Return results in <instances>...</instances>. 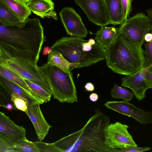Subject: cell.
<instances>
[{
	"label": "cell",
	"mask_w": 152,
	"mask_h": 152,
	"mask_svg": "<svg viewBox=\"0 0 152 152\" xmlns=\"http://www.w3.org/2000/svg\"><path fill=\"white\" fill-rule=\"evenodd\" d=\"M10 96L11 101L16 110L25 112L27 111L29 103L26 99L15 92L12 93Z\"/></svg>",
	"instance_id": "cell-26"
},
{
	"label": "cell",
	"mask_w": 152,
	"mask_h": 152,
	"mask_svg": "<svg viewBox=\"0 0 152 152\" xmlns=\"http://www.w3.org/2000/svg\"><path fill=\"white\" fill-rule=\"evenodd\" d=\"M104 105L110 109L132 117L142 124L152 123V112L144 111L128 102L108 101Z\"/></svg>",
	"instance_id": "cell-12"
},
{
	"label": "cell",
	"mask_w": 152,
	"mask_h": 152,
	"mask_svg": "<svg viewBox=\"0 0 152 152\" xmlns=\"http://www.w3.org/2000/svg\"><path fill=\"white\" fill-rule=\"evenodd\" d=\"M59 17L67 34L71 36L86 37L87 30L80 15L71 7H64Z\"/></svg>",
	"instance_id": "cell-11"
},
{
	"label": "cell",
	"mask_w": 152,
	"mask_h": 152,
	"mask_svg": "<svg viewBox=\"0 0 152 152\" xmlns=\"http://www.w3.org/2000/svg\"><path fill=\"white\" fill-rule=\"evenodd\" d=\"M104 53L107 66L120 75L135 74L146 63L145 52L142 46L119 32L114 42L104 49Z\"/></svg>",
	"instance_id": "cell-2"
},
{
	"label": "cell",
	"mask_w": 152,
	"mask_h": 152,
	"mask_svg": "<svg viewBox=\"0 0 152 152\" xmlns=\"http://www.w3.org/2000/svg\"><path fill=\"white\" fill-rule=\"evenodd\" d=\"M50 48L60 53L69 63L71 71L105 59L104 48L92 38L87 40L80 37H63Z\"/></svg>",
	"instance_id": "cell-4"
},
{
	"label": "cell",
	"mask_w": 152,
	"mask_h": 152,
	"mask_svg": "<svg viewBox=\"0 0 152 152\" xmlns=\"http://www.w3.org/2000/svg\"><path fill=\"white\" fill-rule=\"evenodd\" d=\"M146 13L152 22V8L147 10Z\"/></svg>",
	"instance_id": "cell-36"
},
{
	"label": "cell",
	"mask_w": 152,
	"mask_h": 152,
	"mask_svg": "<svg viewBox=\"0 0 152 152\" xmlns=\"http://www.w3.org/2000/svg\"><path fill=\"white\" fill-rule=\"evenodd\" d=\"M110 122L109 117L96 109L81 129L53 143L59 152H120L105 143V129Z\"/></svg>",
	"instance_id": "cell-1"
},
{
	"label": "cell",
	"mask_w": 152,
	"mask_h": 152,
	"mask_svg": "<svg viewBox=\"0 0 152 152\" xmlns=\"http://www.w3.org/2000/svg\"><path fill=\"white\" fill-rule=\"evenodd\" d=\"M108 12L110 24L114 26L123 23L121 0H104Z\"/></svg>",
	"instance_id": "cell-20"
},
{
	"label": "cell",
	"mask_w": 152,
	"mask_h": 152,
	"mask_svg": "<svg viewBox=\"0 0 152 152\" xmlns=\"http://www.w3.org/2000/svg\"><path fill=\"white\" fill-rule=\"evenodd\" d=\"M25 80L30 88L38 97L43 101L44 103L49 102L52 95L49 93L37 84L27 79Z\"/></svg>",
	"instance_id": "cell-24"
},
{
	"label": "cell",
	"mask_w": 152,
	"mask_h": 152,
	"mask_svg": "<svg viewBox=\"0 0 152 152\" xmlns=\"http://www.w3.org/2000/svg\"><path fill=\"white\" fill-rule=\"evenodd\" d=\"M2 107L6 108L9 111H12L13 110H16L12 103H9L7 104L1 106Z\"/></svg>",
	"instance_id": "cell-34"
},
{
	"label": "cell",
	"mask_w": 152,
	"mask_h": 152,
	"mask_svg": "<svg viewBox=\"0 0 152 152\" xmlns=\"http://www.w3.org/2000/svg\"><path fill=\"white\" fill-rule=\"evenodd\" d=\"M151 65H145L141 70L135 74L126 75L121 78V86L130 89L139 101L145 97L146 91L151 88L145 77Z\"/></svg>",
	"instance_id": "cell-13"
},
{
	"label": "cell",
	"mask_w": 152,
	"mask_h": 152,
	"mask_svg": "<svg viewBox=\"0 0 152 152\" xmlns=\"http://www.w3.org/2000/svg\"><path fill=\"white\" fill-rule=\"evenodd\" d=\"M149 71L152 73V65H151L149 69Z\"/></svg>",
	"instance_id": "cell-38"
},
{
	"label": "cell",
	"mask_w": 152,
	"mask_h": 152,
	"mask_svg": "<svg viewBox=\"0 0 152 152\" xmlns=\"http://www.w3.org/2000/svg\"><path fill=\"white\" fill-rule=\"evenodd\" d=\"M39 103L34 102L29 104L25 112L34 126L37 138L40 141L43 140L52 127L47 122L40 108Z\"/></svg>",
	"instance_id": "cell-14"
},
{
	"label": "cell",
	"mask_w": 152,
	"mask_h": 152,
	"mask_svg": "<svg viewBox=\"0 0 152 152\" xmlns=\"http://www.w3.org/2000/svg\"><path fill=\"white\" fill-rule=\"evenodd\" d=\"M121 1L123 9L124 23L128 18L131 11L132 0H121Z\"/></svg>",
	"instance_id": "cell-28"
},
{
	"label": "cell",
	"mask_w": 152,
	"mask_h": 152,
	"mask_svg": "<svg viewBox=\"0 0 152 152\" xmlns=\"http://www.w3.org/2000/svg\"><path fill=\"white\" fill-rule=\"evenodd\" d=\"M0 84V86L10 95L12 92L16 93L26 99L28 101L29 104L34 102H37L40 104L44 103L43 101L33 96L13 82L1 76Z\"/></svg>",
	"instance_id": "cell-16"
},
{
	"label": "cell",
	"mask_w": 152,
	"mask_h": 152,
	"mask_svg": "<svg viewBox=\"0 0 152 152\" xmlns=\"http://www.w3.org/2000/svg\"><path fill=\"white\" fill-rule=\"evenodd\" d=\"M152 34V31L151 32ZM145 54L146 58V65H152V40L150 42H146L145 44Z\"/></svg>",
	"instance_id": "cell-29"
},
{
	"label": "cell",
	"mask_w": 152,
	"mask_h": 152,
	"mask_svg": "<svg viewBox=\"0 0 152 152\" xmlns=\"http://www.w3.org/2000/svg\"><path fill=\"white\" fill-rule=\"evenodd\" d=\"M86 91L88 92H91L94 91V85L90 82L87 83L84 86Z\"/></svg>",
	"instance_id": "cell-32"
},
{
	"label": "cell",
	"mask_w": 152,
	"mask_h": 152,
	"mask_svg": "<svg viewBox=\"0 0 152 152\" xmlns=\"http://www.w3.org/2000/svg\"><path fill=\"white\" fill-rule=\"evenodd\" d=\"M38 68L49 85L54 99L61 103L78 102L77 91L71 72H66L47 63L38 66Z\"/></svg>",
	"instance_id": "cell-6"
},
{
	"label": "cell",
	"mask_w": 152,
	"mask_h": 152,
	"mask_svg": "<svg viewBox=\"0 0 152 152\" xmlns=\"http://www.w3.org/2000/svg\"><path fill=\"white\" fill-rule=\"evenodd\" d=\"M0 2L23 21L28 19L31 14L25 0H0Z\"/></svg>",
	"instance_id": "cell-19"
},
{
	"label": "cell",
	"mask_w": 152,
	"mask_h": 152,
	"mask_svg": "<svg viewBox=\"0 0 152 152\" xmlns=\"http://www.w3.org/2000/svg\"><path fill=\"white\" fill-rule=\"evenodd\" d=\"M150 147H132L120 149V152H142L148 151L151 149Z\"/></svg>",
	"instance_id": "cell-30"
},
{
	"label": "cell",
	"mask_w": 152,
	"mask_h": 152,
	"mask_svg": "<svg viewBox=\"0 0 152 152\" xmlns=\"http://www.w3.org/2000/svg\"><path fill=\"white\" fill-rule=\"evenodd\" d=\"M152 31V22L148 16L140 12L128 18L121 24L119 32L136 41L141 46L145 35Z\"/></svg>",
	"instance_id": "cell-7"
},
{
	"label": "cell",
	"mask_w": 152,
	"mask_h": 152,
	"mask_svg": "<svg viewBox=\"0 0 152 152\" xmlns=\"http://www.w3.org/2000/svg\"><path fill=\"white\" fill-rule=\"evenodd\" d=\"M26 20L23 21L3 4L0 2V23L5 27H24Z\"/></svg>",
	"instance_id": "cell-18"
},
{
	"label": "cell",
	"mask_w": 152,
	"mask_h": 152,
	"mask_svg": "<svg viewBox=\"0 0 152 152\" xmlns=\"http://www.w3.org/2000/svg\"><path fill=\"white\" fill-rule=\"evenodd\" d=\"M47 39L39 18H28L24 27H5L0 25V43L22 53L37 64L43 43Z\"/></svg>",
	"instance_id": "cell-3"
},
{
	"label": "cell",
	"mask_w": 152,
	"mask_h": 152,
	"mask_svg": "<svg viewBox=\"0 0 152 152\" xmlns=\"http://www.w3.org/2000/svg\"><path fill=\"white\" fill-rule=\"evenodd\" d=\"M118 33L119 28L102 26L96 33L95 40L105 49L114 42Z\"/></svg>",
	"instance_id": "cell-17"
},
{
	"label": "cell",
	"mask_w": 152,
	"mask_h": 152,
	"mask_svg": "<svg viewBox=\"0 0 152 152\" xmlns=\"http://www.w3.org/2000/svg\"><path fill=\"white\" fill-rule=\"evenodd\" d=\"M34 143L39 149V152H59L53 143H47L40 141Z\"/></svg>",
	"instance_id": "cell-27"
},
{
	"label": "cell",
	"mask_w": 152,
	"mask_h": 152,
	"mask_svg": "<svg viewBox=\"0 0 152 152\" xmlns=\"http://www.w3.org/2000/svg\"><path fill=\"white\" fill-rule=\"evenodd\" d=\"M99 98L98 95L96 93L93 92L91 93L89 96V99L91 102H97Z\"/></svg>",
	"instance_id": "cell-31"
},
{
	"label": "cell",
	"mask_w": 152,
	"mask_h": 152,
	"mask_svg": "<svg viewBox=\"0 0 152 152\" xmlns=\"http://www.w3.org/2000/svg\"><path fill=\"white\" fill-rule=\"evenodd\" d=\"M129 126L120 122L110 124L105 129V143L109 147L121 149L137 146L129 133Z\"/></svg>",
	"instance_id": "cell-9"
},
{
	"label": "cell",
	"mask_w": 152,
	"mask_h": 152,
	"mask_svg": "<svg viewBox=\"0 0 152 152\" xmlns=\"http://www.w3.org/2000/svg\"><path fill=\"white\" fill-rule=\"evenodd\" d=\"M110 94L112 98L116 99H122L124 101H131L134 95L133 91L119 86L115 83Z\"/></svg>",
	"instance_id": "cell-25"
},
{
	"label": "cell",
	"mask_w": 152,
	"mask_h": 152,
	"mask_svg": "<svg viewBox=\"0 0 152 152\" xmlns=\"http://www.w3.org/2000/svg\"><path fill=\"white\" fill-rule=\"evenodd\" d=\"M145 78L151 88H152V73L148 71L146 74Z\"/></svg>",
	"instance_id": "cell-33"
},
{
	"label": "cell",
	"mask_w": 152,
	"mask_h": 152,
	"mask_svg": "<svg viewBox=\"0 0 152 152\" xmlns=\"http://www.w3.org/2000/svg\"><path fill=\"white\" fill-rule=\"evenodd\" d=\"M0 76L12 81L33 96L40 99L36 96L29 87L25 81V78L19 75L0 66Z\"/></svg>",
	"instance_id": "cell-21"
},
{
	"label": "cell",
	"mask_w": 152,
	"mask_h": 152,
	"mask_svg": "<svg viewBox=\"0 0 152 152\" xmlns=\"http://www.w3.org/2000/svg\"><path fill=\"white\" fill-rule=\"evenodd\" d=\"M51 50V48H49L48 47H46L44 48L43 50V54L44 55H47L48 54L49 52Z\"/></svg>",
	"instance_id": "cell-37"
},
{
	"label": "cell",
	"mask_w": 152,
	"mask_h": 152,
	"mask_svg": "<svg viewBox=\"0 0 152 152\" xmlns=\"http://www.w3.org/2000/svg\"><path fill=\"white\" fill-rule=\"evenodd\" d=\"M27 5L34 14L41 18H51L57 20L54 10V3L51 0H25Z\"/></svg>",
	"instance_id": "cell-15"
},
{
	"label": "cell",
	"mask_w": 152,
	"mask_h": 152,
	"mask_svg": "<svg viewBox=\"0 0 152 152\" xmlns=\"http://www.w3.org/2000/svg\"><path fill=\"white\" fill-rule=\"evenodd\" d=\"M88 19L100 26L110 24L108 12L104 0H75Z\"/></svg>",
	"instance_id": "cell-10"
},
{
	"label": "cell",
	"mask_w": 152,
	"mask_h": 152,
	"mask_svg": "<svg viewBox=\"0 0 152 152\" xmlns=\"http://www.w3.org/2000/svg\"><path fill=\"white\" fill-rule=\"evenodd\" d=\"M26 131L4 113L0 112V152H12L14 145L26 138Z\"/></svg>",
	"instance_id": "cell-8"
},
{
	"label": "cell",
	"mask_w": 152,
	"mask_h": 152,
	"mask_svg": "<svg viewBox=\"0 0 152 152\" xmlns=\"http://www.w3.org/2000/svg\"><path fill=\"white\" fill-rule=\"evenodd\" d=\"M0 66L37 84L52 94L49 85L41 74L37 64L12 46L1 43Z\"/></svg>",
	"instance_id": "cell-5"
},
{
	"label": "cell",
	"mask_w": 152,
	"mask_h": 152,
	"mask_svg": "<svg viewBox=\"0 0 152 152\" xmlns=\"http://www.w3.org/2000/svg\"><path fill=\"white\" fill-rule=\"evenodd\" d=\"M12 152H39V151L34 142L29 141L25 138L18 141L14 145Z\"/></svg>",
	"instance_id": "cell-23"
},
{
	"label": "cell",
	"mask_w": 152,
	"mask_h": 152,
	"mask_svg": "<svg viewBox=\"0 0 152 152\" xmlns=\"http://www.w3.org/2000/svg\"><path fill=\"white\" fill-rule=\"evenodd\" d=\"M145 41L146 42H150L152 40V34L151 33H148L144 37Z\"/></svg>",
	"instance_id": "cell-35"
},
{
	"label": "cell",
	"mask_w": 152,
	"mask_h": 152,
	"mask_svg": "<svg viewBox=\"0 0 152 152\" xmlns=\"http://www.w3.org/2000/svg\"><path fill=\"white\" fill-rule=\"evenodd\" d=\"M47 63L56 66L66 72H70V65L62 55L51 49L48 54Z\"/></svg>",
	"instance_id": "cell-22"
}]
</instances>
